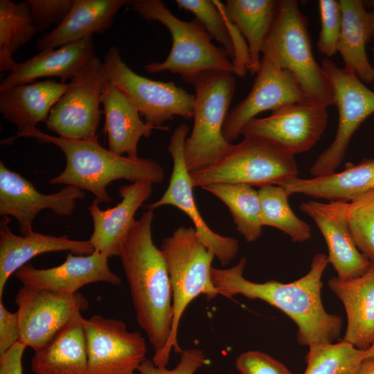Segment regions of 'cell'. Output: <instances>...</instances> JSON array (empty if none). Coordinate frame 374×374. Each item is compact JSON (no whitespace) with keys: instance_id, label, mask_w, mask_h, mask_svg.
Segmentation results:
<instances>
[{"instance_id":"obj_1","label":"cell","mask_w":374,"mask_h":374,"mask_svg":"<svg viewBox=\"0 0 374 374\" xmlns=\"http://www.w3.org/2000/svg\"><path fill=\"white\" fill-rule=\"evenodd\" d=\"M328 263V256L319 253L312 258L308 272L299 279L288 283L274 280L256 283L244 278L247 259L242 257L231 267H212L211 278L219 295L262 300L283 312L297 326L298 343L311 347L333 343L341 335V318L327 312L321 299L322 276Z\"/></svg>"},{"instance_id":"obj_2","label":"cell","mask_w":374,"mask_h":374,"mask_svg":"<svg viewBox=\"0 0 374 374\" xmlns=\"http://www.w3.org/2000/svg\"><path fill=\"white\" fill-rule=\"evenodd\" d=\"M152 211L136 220L119 257L129 284L136 321L154 350L152 362L166 366V348L172 323V294L168 271L161 249L152 240Z\"/></svg>"},{"instance_id":"obj_3","label":"cell","mask_w":374,"mask_h":374,"mask_svg":"<svg viewBox=\"0 0 374 374\" xmlns=\"http://www.w3.org/2000/svg\"><path fill=\"white\" fill-rule=\"evenodd\" d=\"M30 137L42 143L54 144L66 157V166L59 175L50 179L51 184L72 186L95 195L100 204L111 198L107 186L112 181L127 179L133 182L161 183L165 170L156 161L148 158L130 159L118 155L101 146L98 136L88 140H73L54 136L36 129Z\"/></svg>"},{"instance_id":"obj_4","label":"cell","mask_w":374,"mask_h":374,"mask_svg":"<svg viewBox=\"0 0 374 374\" xmlns=\"http://www.w3.org/2000/svg\"><path fill=\"white\" fill-rule=\"evenodd\" d=\"M130 5L144 19L162 24L172 36V48L166 60L145 64L147 72L178 74L190 84L206 72L233 73L226 51L212 43V38L196 18L190 21L180 19L160 0H134Z\"/></svg>"},{"instance_id":"obj_5","label":"cell","mask_w":374,"mask_h":374,"mask_svg":"<svg viewBox=\"0 0 374 374\" xmlns=\"http://www.w3.org/2000/svg\"><path fill=\"white\" fill-rule=\"evenodd\" d=\"M279 66L296 80L307 100L326 107L335 104L333 91L321 64L316 61L308 19L296 0H280L265 44Z\"/></svg>"},{"instance_id":"obj_6","label":"cell","mask_w":374,"mask_h":374,"mask_svg":"<svg viewBox=\"0 0 374 374\" xmlns=\"http://www.w3.org/2000/svg\"><path fill=\"white\" fill-rule=\"evenodd\" d=\"M166 260L172 294V323L166 348L170 357L172 349L179 354L178 330L183 314L188 305L203 294L208 301L218 294L212 278V262L215 258L199 239L194 227L177 228L166 238L161 246Z\"/></svg>"},{"instance_id":"obj_7","label":"cell","mask_w":374,"mask_h":374,"mask_svg":"<svg viewBox=\"0 0 374 374\" xmlns=\"http://www.w3.org/2000/svg\"><path fill=\"white\" fill-rule=\"evenodd\" d=\"M194 85V123L184 144L185 162L190 172L214 163L232 147L222 130L236 84L232 73L211 71L200 75Z\"/></svg>"},{"instance_id":"obj_8","label":"cell","mask_w":374,"mask_h":374,"mask_svg":"<svg viewBox=\"0 0 374 374\" xmlns=\"http://www.w3.org/2000/svg\"><path fill=\"white\" fill-rule=\"evenodd\" d=\"M298 175L295 156L266 141L244 137L214 163L190 172V177L194 188L216 184H244L261 188L279 186Z\"/></svg>"},{"instance_id":"obj_9","label":"cell","mask_w":374,"mask_h":374,"mask_svg":"<svg viewBox=\"0 0 374 374\" xmlns=\"http://www.w3.org/2000/svg\"><path fill=\"white\" fill-rule=\"evenodd\" d=\"M103 64L105 80L122 91L148 125L166 131L168 127L163 124L175 116L193 118L195 95L172 81L154 80L136 73L123 62L118 48L110 47Z\"/></svg>"},{"instance_id":"obj_10","label":"cell","mask_w":374,"mask_h":374,"mask_svg":"<svg viewBox=\"0 0 374 374\" xmlns=\"http://www.w3.org/2000/svg\"><path fill=\"white\" fill-rule=\"evenodd\" d=\"M321 66L331 84L335 105L338 111V125L331 144L317 157L310 168L314 177L335 172L342 163L350 140L362 123L374 114V91L360 80L354 71L339 67L329 58Z\"/></svg>"},{"instance_id":"obj_11","label":"cell","mask_w":374,"mask_h":374,"mask_svg":"<svg viewBox=\"0 0 374 374\" xmlns=\"http://www.w3.org/2000/svg\"><path fill=\"white\" fill-rule=\"evenodd\" d=\"M105 78L101 60L89 59L68 84L53 107L46 127L59 137L88 140L96 134L103 110L100 108Z\"/></svg>"},{"instance_id":"obj_12","label":"cell","mask_w":374,"mask_h":374,"mask_svg":"<svg viewBox=\"0 0 374 374\" xmlns=\"http://www.w3.org/2000/svg\"><path fill=\"white\" fill-rule=\"evenodd\" d=\"M15 303L18 309L19 341L37 351L53 340L70 323L78 311L87 310V299L22 286Z\"/></svg>"},{"instance_id":"obj_13","label":"cell","mask_w":374,"mask_h":374,"mask_svg":"<svg viewBox=\"0 0 374 374\" xmlns=\"http://www.w3.org/2000/svg\"><path fill=\"white\" fill-rule=\"evenodd\" d=\"M327 107L303 100L288 104L264 118H255L242 130L244 137L266 141L295 156L312 149L328 123Z\"/></svg>"},{"instance_id":"obj_14","label":"cell","mask_w":374,"mask_h":374,"mask_svg":"<svg viewBox=\"0 0 374 374\" xmlns=\"http://www.w3.org/2000/svg\"><path fill=\"white\" fill-rule=\"evenodd\" d=\"M189 127L181 124L174 130L168 150L173 161L172 172L166 191L157 201L146 206L154 210L161 206H175L184 213L194 225L196 233L204 246L213 253L222 266L235 259L239 251L238 241L213 231L206 223L198 209L193 195V186L184 158V144Z\"/></svg>"},{"instance_id":"obj_15","label":"cell","mask_w":374,"mask_h":374,"mask_svg":"<svg viewBox=\"0 0 374 374\" xmlns=\"http://www.w3.org/2000/svg\"><path fill=\"white\" fill-rule=\"evenodd\" d=\"M87 374H134L145 359V339L121 320L94 314L83 319Z\"/></svg>"},{"instance_id":"obj_16","label":"cell","mask_w":374,"mask_h":374,"mask_svg":"<svg viewBox=\"0 0 374 374\" xmlns=\"http://www.w3.org/2000/svg\"><path fill=\"white\" fill-rule=\"evenodd\" d=\"M303 100L307 99L296 80L279 66L270 48L265 45L251 89L229 111L223 125V136L232 143L258 114Z\"/></svg>"},{"instance_id":"obj_17","label":"cell","mask_w":374,"mask_h":374,"mask_svg":"<svg viewBox=\"0 0 374 374\" xmlns=\"http://www.w3.org/2000/svg\"><path fill=\"white\" fill-rule=\"evenodd\" d=\"M84 196L82 190L72 186L53 194H43L0 161V215L14 217L21 235L33 232V222L41 211L50 209L56 215L70 216L76 208V200Z\"/></svg>"},{"instance_id":"obj_18","label":"cell","mask_w":374,"mask_h":374,"mask_svg":"<svg viewBox=\"0 0 374 374\" xmlns=\"http://www.w3.org/2000/svg\"><path fill=\"white\" fill-rule=\"evenodd\" d=\"M349 202L328 203L308 200L302 202L300 209L315 222L328 247V262L341 279L364 274L371 261L357 249L348 221Z\"/></svg>"},{"instance_id":"obj_19","label":"cell","mask_w":374,"mask_h":374,"mask_svg":"<svg viewBox=\"0 0 374 374\" xmlns=\"http://www.w3.org/2000/svg\"><path fill=\"white\" fill-rule=\"evenodd\" d=\"M108 259L96 251L79 256L69 253L65 261L58 266L37 269L32 264H26L14 276L25 287L73 295L91 283H121V278L110 269Z\"/></svg>"},{"instance_id":"obj_20","label":"cell","mask_w":374,"mask_h":374,"mask_svg":"<svg viewBox=\"0 0 374 374\" xmlns=\"http://www.w3.org/2000/svg\"><path fill=\"white\" fill-rule=\"evenodd\" d=\"M152 186L143 181L122 186L118 189L122 200L106 210L100 209L99 203L93 200L88 209L93 223L89 241L95 251L108 258L119 256L136 221V213L152 195Z\"/></svg>"},{"instance_id":"obj_21","label":"cell","mask_w":374,"mask_h":374,"mask_svg":"<svg viewBox=\"0 0 374 374\" xmlns=\"http://www.w3.org/2000/svg\"><path fill=\"white\" fill-rule=\"evenodd\" d=\"M68 84L47 80L0 91V112L17 127V135L2 143L20 137H30L40 122L46 123L53 107L66 91Z\"/></svg>"},{"instance_id":"obj_22","label":"cell","mask_w":374,"mask_h":374,"mask_svg":"<svg viewBox=\"0 0 374 374\" xmlns=\"http://www.w3.org/2000/svg\"><path fill=\"white\" fill-rule=\"evenodd\" d=\"M8 216L0 221V300L10 276L36 256L68 251L78 255H89L95 250L89 240H75L66 235L55 236L33 232L26 235L12 233Z\"/></svg>"},{"instance_id":"obj_23","label":"cell","mask_w":374,"mask_h":374,"mask_svg":"<svg viewBox=\"0 0 374 374\" xmlns=\"http://www.w3.org/2000/svg\"><path fill=\"white\" fill-rule=\"evenodd\" d=\"M96 50L93 36L68 44L57 49H48L17 63L0 82V91L36 82L39 78L57 77L60 82L71 80Z\"/></svg>"},{"instance_id":"obj_24","label":"cell","mask_w":374,"mask_h":374,"mask_svg":"<svg viewBox=\"0 0 374 374\" xmlns=\"http://www.w3.org/2000/svg\"><path fill=\"white\" fill-rule=\"evenodd\" d=\"M328 285L346 313L347 326L341 341L360 350L368 349L374 339V263L359 276L332 277Z\"/></svg>"},{"instance_id":"obj_25","label":"cell","mask_w":374,"mask_h":374,"mask_svg":"<svg viewBox=\"0 0 374 374\" xmlns=\"http://www.w3.org/2000/svg\"><path fill=\"white\" fill-rule=\"evenodd\" d=\"M132 0H75L62 23L43 34L36 42L39 51L55 49L103 33L109 28L119 10Z\"/></svg>"},{"instance_id":"obj_26","label":"cell","mask_w":374,"mask_h":374,"mask_svg":"<svg viewBox=\"0 0 374 374\" xmlns=\"http://www.w3.org/2000/svg\"><path fill=\"white\" fill-rule=\"evenodd\" d=\"M279 186L290 195L303 194L315 199L350 202L374 191V158L357 164L348 163L339 172L310 179L296 177Z\"/></svg>"},{"instance_id":"obj_27","label":"cell","mask_w":374,"mask_h":374,"mask_svg":"<svg viewBox=\"0 0 374 374\" xmlns=\"http://www.w3.org/2000/svg\"><path fill=\"white\" fill-rule=\"evenodd\" d=\"M102 104L108 149L118 155L126 154L130 159L139 158L140 139L148 138L156 129L145 124L138 110L122 91L107 80L103 86Z\"/></svg>"},{"instance_id":"obj_28","label":"cell","mask_w":374,"mask_h":374,"mask_svg":"<svg viewBox=\"0 0 374 374\" xmlns=\"http://www.w3.org/2000/svg\"><path fill=\"white\" fill-rule=\"evenodd\" d=\"M83 319L81 312L78 311L62 332L34 352L30 362L34 374H87Z\"/></svg>"},{"instance_id":"obj_29","label":"cell","mask_w":374,"mask_h":374,"mask_svg":"<svg viewBox=\"0 0 374 374\" xmlns=\"http://www.w3.org/2000/svg\"><path fill=\"white\" fill-rule=\"evenodd\" d=\"M341 28L337 44L344 67L351 69L364 83L374 82V66L371 64L366 46L372 36L369 12L362 1L339 0Z\"/></svg>"},{"instance_id":"obj_30","label":"cell","mask_w":374,"mask_h":374,"mask_svg":"<svg viewBox=\"0 0 374 374\" xmlns=\"http://www.w3.org/2000/svg\"><path fill=\"white\" fill-rule=\"evenodd\" d=\"M278 1L276 0H226L223 9L248 46V71L254 75L260 66V54L272 27Z\"/></svg>"},{"instance_id":"obj_31","label":"cell","mask_w":374,"mask_h":374,"mask_svg":"<svg viewBox=\"0 0 374 374\" xmlns=\"http://www.w3.org/2000/svg\"><path fill=\"white\" fill-rule=\"evenodd\" d=\"M179 9L193 13L212 39L220 42L233 65V72L242 77L248 71L249 53L244 38L231 21L223 3L215 0H176Z\"/></svg>"},{"instance_id":"obj_32","label":"cell","mask_w":374,"mask_h":374,"mask_svg":"<svg viewBox=\"0 0 374 374\" xmlns=\"http://www.w3.org/2000/svg\"><path fill=\"white\" fill-rule=\"evenodd\" d=\"M203 189L220 199L229 208L238 232L247 242L262 234L260 204L258 190L244 184H216Z\"/></svg>"},{"instance_id":"obj_33","label":"cell","mask_w":374,"mask_h":374,"mask_svg":"<svg viewBox=\"0 0 374 374\" xmlns=\"http://www.w3.org/2000/svg\"><path fill=\"white\" fill-rule=\"evenodd\" d=\"M37 30L26 1H0V71L10 72L17 63L12 55L30 41Z\"/></svg>"},{"instance_id":"obj_34","label":"cell","mask_w":374,"mask_h":374,"mask_svg":"<svg viewBox=\"0 0 374 374\" xmlns=\"http://www.w3.org/2000/svg\"><path fill=\"white\" fill-rule=\"evenodd\" d=\"M262 226H272L290 237L294 242H303L311 238V228L299 218L289 204L290 195L282 186L269 185L258 190Z\"/></svg>"},{"instance_id":"obj_35","label":"cell","mask_w":374,"mask_h":374,"mask_svg":"<svg viewBox=\"0 0 374 374\" xmlns=\"http://www.w3.org/2000/svg\"><path fill=\"white\" fill-rule=\"evenodd\" d=\"M364 360V350L341 341L309 347L303 374H356Z\"/></svg>"},{"instance_id":"obj_36","label":"cell","mask_w":374,"mask_h":374,"mask_svg":"<svg viewBox=\"0 0 374 374\" xmlns=\"http://www.w3.org/2000/svg\"><path fill=\"white\" fill-rule=\"evenodd\" d=\"M348 221L357 249L374 263V191L349 202Z\"/></svg>"},{"instance_id":"obj_37","label":"cell","mask_w":374,"mask_h":374,"mask_svg":"<svg viewBox=\"0 0 374 374\" xmlns=\"http://www.w3.org/2000/svg\"><path fill=\"white\" fill-rule=\"evenodd\" d=\"M321 29L317 42L319 53L329 58L337 52L341 28V11L339 1L319 0Z\"/></svg>"},{"instance_id":"obj_38","label":"cell","mask_w":374,"mask_h":374,"mask_svg":"<svg viewBox=\"0 0 374 374\" xmlns=\"http://www.w3.org/2000/svg\"><path fill=\"white\" fill-rule=\"evenodd\" d=\"M75 0H27L37 32L60 26L71 11Z\"/></svg>"},{"instance_id":"obj_39","label":"cell","mask_w":374,"mask_h":374,"mask_svg":"<svg viewBox=\"0 0 374 374\" xmlns=\"http://www.w3.org/2000/svg\"><path fill=\"white\" fill-rule=\"evenodd\" d=\"M235 367L240 374H294L284 364L259 350L239 355Z\"/></svg>"},{"instance_id":"obj_40","label":"cell","mask_w":374,"mask_h":374,"mask_svg":"<svg viewBox=\"0 0 374 374\" xmlns=\"http://www.w3.org/2000/svg\"><path fill=\"white\" fill-rule=\"evenodd\" d=\"M179 355V362L173 369L157 366L152 359L145 358L137 371L139 374H194L207 364L205 355L198 348L182 350Z\"/></svg>"},{"instance_id":"obj_41","label":"cell","mask_w":374,"mask_h":374,"mask_svg":"<svg viewBox=\"0 0 374 374\" xmlns=\"http://www.w3.org/2000/svg\"><path fill=\"white\" fill-rule=\"evenodd\" d=\"M20 332L17 312H9L0 300V356L19 341Z\"/></svg>"},{"instance_id":"obj_42","label":"cell","mask_w":374,"mask_h":374,"mask_svg":"<svg viewBox=\"0 0 374 374\" xmlns=\"http://www.w3.org/2000/svg\"><path fill=\"white\" fill-rule=\"evenodd\" d=\"M26 347L19 341L0 356V374H23L22 357Z\"/></svg>"},{"instance_id":"obj_43","label":"cell","mask_w":374,"mask_h":374,"mask_svg":"<svg viewBox=\"0 0 374 374\" xmlns=\"http://www.w3.org/2000/svg\"><path fill=\"white\" fill-rule=\"evenodd\" d=\"M356 374H374V360L364 361Z\"/></svg>"},{"instance_id":"obj_44","label":"cell","mask_w":374,"mask_h":374,"mask_svg":"<svg viewBox=\"0 0 374 374\" xmlns=\"http://www.w3.org/2000/svg\"><path fill=\"white\" fill-rule=\"evenodd\" d=\"M374 360V339L369 346L366 350H364V360Z\"/></svg>"},{"instance_id":"obj_45","label":"cell","mask_w":374,"mask_h":374,"mask_svg":"<svg viewBox=\"0 0 374 374\" xmlns=\"http://www.w3.org/2000/svg\"><path fill=\"white\" fill-rule=\"evenodd\" d=\"M369 16H370V21H371V30H372V36H373V38L374 39V8L371 12H369ZM373 51L374 53V46L373 47Z\"/></svg>"}]
</instances>
